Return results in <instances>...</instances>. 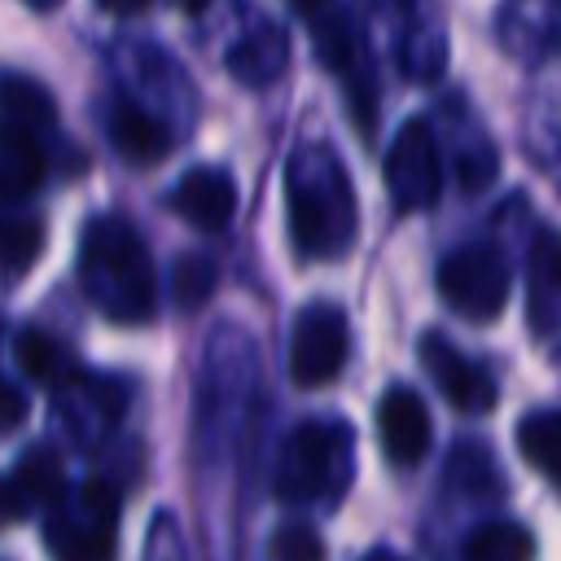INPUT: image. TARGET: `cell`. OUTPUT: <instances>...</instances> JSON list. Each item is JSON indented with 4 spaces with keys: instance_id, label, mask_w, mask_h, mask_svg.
Listing matches in <instances>:
<instances>
[{
    "instance_id": "obj_1",
    "label": "cell",
    "mask_w": 561,
    "mask_h": 561,
    "mask_svg": "<svg viewBox=\"0 0 561 561\" xmlns=\"http://www.w3.org/2000/svg\"><path fill=\"white\" fill-rule=\"evenodd\" d=\"M289 237L302 259H342L355 241V188L346 167L324 145L294 149L285 167Z\"/></svg>"
},
{
    "instance_id": "obj_2",
    "label": "cell",
    "mask_w": 561,
    "mask_h": 561,
    "mask_svg": "<svg viewBox=\"0 0 561 561\" xmlns=\"http://www.w3.org/2000/svg\"><path fill=\"white\" fill-rule=\"evenodd\" d=\"M79 285L88 302L118 320L140 324L153 316L158 302V276L149 263V250L140 232L118 215H96L79 237Z\"/></svg>"
},
{
    "instance_id": "obj_3",
    "label": "cell",
    "mask_w": 561,
    "mask_h": 561,
    "mask_svg": "<svg viewBox=\"0 0 561 561\" xmlns=\"http://www.w3.org/2000/svg\"><path fill=\"white\" fill-rule=\"evenodd\" d=\"M346 447H351V434L329 421H302L298 430H289L276 456V473H272L276 500L285 504L320 500L337 482V465L346 460Z\"/></svg>"
},
{
    "instance_id": "obj_4",
    "label": "cell",
    "mask_w": 561,
    "mask_h": 561,
    "mask_svg": "<svg viewBox=\"0 0 561 561\" xmlns=\"http://www.w3.org/2000/svg\"><path fill=\"white\" fill-rule=\"evenodd\" d=\"M118 500L105 482H83L53 508L48 548L57 561H114Z\"/></svg>"
},
{
    "instance_id": "obj_5",
    "label": "cell",
    "mask_w": 561,
    "mask_h": 561,
    "mask_svg": "<svg viewBox=\"0 0 561 561\" xmlns=\"http://www.w3.org/2000/svg\"><path fill=\"white\" fill-rule=\"evenodd\" d=\"M508 263L495 245H460L438 263V294L469 320H495L508 302Z\"/></svg>"
},
{
    "instance_id": "obj_6",
    "label": "cell",
    "mask_w": 561,
    "mask_h": 561,
    "mask_svg": "<svg viewBox=\"0 0 561 561\" xmlns=\"http://www.w3.org/2000/svg\"><path fill=\"white\" fill-rule=\"evenodd\" d=\"M346 351H351V329H346L342 307H333V302L302 307L298 324H294V337H289V377H294V386H302V390L329 386L342 373Z\"/></svg>"
},
{
    "instance_id": "obj_7",
    "label": "cell",
    "mask_w": 561,
    "mask_h": 561,
    "mask_svg": "<svg viewBox=\"0 0 561 561\" xmlns=\"http://www.w3.org/2000/svg\"><path fill=\"white\" fill-rule=\"evenodd\" d=\"M443 188V162H438V140L430 123L412 118L399 127L386 153V193L399 210H425L438 202Z\"/></svg>"
},
{
    "instance_id": "obj_8",
    "label": "cell",
    "mask_w": 561,
    "mask_h": 561,
    "mask_svg": "<svg viewBox=\"0 0 561 561\" xmlns=\"http://www.w3.org/2000/svg\"><path fill=\"white\" fill-rule=\"evenodd\" d=\"M416 355H421V368L430 373V381L443 390V399H447L456 412L482 416V412L495 408V399H500L495 377H491L478 359H469L465 351H456L443 333H425V337L416 342Z\"/></svg>"
},
{
    "instance_id": "obj_9",
    "label": "cell",
    "mask_w": 561,
    "mask_h": 561,
    "mask_svg": "<svg viewBox=\"0 0 561 561\" xmlns=\"http://www.w3.org/2000/svg\"><path fill=\"white\" fill-rule=\"evenodd\" d=\"M377 438L390 465L412 469L421 465V456L430 451V412L421 403L416 390L408 386H390L377 403Z\"/></svg>"
},
{
    "instance_id": "obj_10",
    "label": "cell",
    "mask_w": 561,
    "mask_h": 561,
    "mask_svg": "<svg viewBox=\"0 0 561 561\" xmlns=\"http://www.w3.org/2000/svg\"><path fill=\"white\" fill-rule=\"evenodd\" d=\"M307 18V31H311V44H316V57L320 66H329L333 75H346L351 79V92H355V118H359V131H364V79H359V35H355V22L346 13L342 0H320L316 9L302 13Z\"/></svg>"
},
{
    "instance_id": "obj_11",
    "label": "cell",
    "mask_w": 561,
    "mask_h": 561,
    "mask_svg": "<svg viewBox=\"0 0 561 561\" xmlns=\"http://www.w3.org/2000/svg\"><path fill=\"white\" fill-rule=\"evenodd\" d=\"M167 206L202 232H224L237 210V184L219 167H193L175 180V188L167 193Z\"/></svg>"
},
{
    "instance_id": "obj_12",
    "label": "cell",
    "mask_w": 561,
    "mask_h": 561,
    "mask_svg": "<svg viewBox=\"0 0 561 561\" xmlns=\"http://www.w3.org/2000/svg\"><path fill=\"white\" fill-rule=\"evenodd\" d=\"M526 307L535 333L561 329V237L552 228L535 232L526 259Z\"/></svg>"
},
{
    "instance_id": "obj_13",
    "label": "cell",
    "mask_w": 561,
    "mask_h": 561,
    "mask_svg": "<svg viewBox=\"0 0 561 561\" xmlns=\"http://www.w3.org/2000/svg\"><path fill=\"white\" fill-rule=\"evenodd\" d=\"M105 131H110V145H114L131 167H153V162H162L167 149H171L167 127H162L149 110H140L136 101H114V105H110V118H105Z\"/></svg>"
},
{
    "instance_id": "obj_14",
    "label": "cell",
    "mask_w": 561,
    "mask_h": 561,
    "mask_svg": "<svg viewBox=\"0 0 561 561\" xmlns=\"http://www.w3.org/2000/svg\"><path fill=\"white\" fill-rule=\"evenodd\" d=\"M13 500L18 508H57L66 500V469L53 447H26V456L13 465Z\"/></svg>"
},
{
    "instance_id": "obj_15",
    "label": "cell",
    "mask_w": 561,
    "mask_h": 561,
    "mask_svg": "<svg viewBox=\"0 0 561 561\" xmlns=\"http://www.w3.org/2000/svg\"><path fill=\"white\" fill-rule=\"evenodd\" d=\"M13 355H18L22 373H26L31 381L48 386V390H66V386L79 381V364H75L70 346L57 342V337H48V333H39V329L18 333V351H13Z\"/></svg>"
},
{
    "instance_id": "obj_16",
    "label": "cell",
    "mask_w": 561,
    "mask_h": 561,
    "mask_svg": "<svg viewBox=\"0 0 561 561\" xmlns=\"http://www.w3.org/2000/svg\"><path fill=\"white\" fill-rule=\"evenodd\" d=\"M285 53H289V44H285L280 26L263 22V26H254L245 39L232 44L228 70H232L241 83H267V79H276V75L285 70Z\"/></svg>"
},
{
    "instance_id": "obj_17",
    "label": "cell",
    "mask_w": 561,
    "mask_h": 561,
    "mask_svg": "<svg viewBox=\"0 0 561 561\" xmlns=\"http://www.w3.org/2000/svg\"><path fill=\"white\" fill-rule=\"evenodd\" d=\"M44 180V153L31 131L0 127V202L31 193Z\"/></svg>"
},
{
    "instance_id": "obj_18",
    "label": "cell",
    "mask_w": 561,
    "mask_h": 561,
    "mask_svg": "<svg viewBox=\"0 0 561 561\" xmlns=\"http://www.w3.org/2000/svg\"><path fill=\"white\" fill-rule=\"evenodd\" d=\"M0 114H4V127H18V131H31L35 136V131L53 127L57 105H53V96L35 79L9 75L4 88H0Z\"/></svg>"
},
{
    "instance_id": "obj_19",
    "label": "cell",
    "mask_w": 561,
    "mask_h": 561,
    "mask_svg": "<svg viewBox=\"0 0 561 561\" xmlns=\"http://www.w3.org/2000/svg\"><path fill=\"white\" fill-rule=\"evenodd\" d=\"M44 250V224L31 210L0 202V272H26Z\"/></svg>"
},
{
    "instance_id": "obj_20",
    "label": "cell",
    "mask_w": 561,
    "mask_h": 561,
    "mask_svg": "<svg viewBox=\"0 0 561 561\" xmlns=\"http://www.w3.org/2000/svg\"><path fill=\"white\" fill-rule=\"evenodd\" d=\"M517 447L530 469H539L561 491V412H530L517 425Z\"/></svg>"
},
{
    "instance_id": "obj_21",
    "label": "cell",
    "mask_w": 561,
    "mask_h": 561,
    "mask_svg": "<svg viewBox=\"0 0 561 561\" xmlns=\"http://www.w3.org/2000/svg\"><path fill=\"white\" fill-rule=\"evenodd\" d=\"M465 561H535V539L517 522H486L465 539Z\"/></svg>"
},
{
    "instance_id": "obj_22",
    "label": "cell",
    "mask_w": 561,
    "mask_h": 561,
    "mask_svg": "<svg viewBox=\"0 0 561 561\" xmlns=\"http://www.w3.org/2000/svg\"><path fill=\"white\" fill-rule=\"evenodd\" d=\"M447 482L460 495H478V500H495L500 495V473H495L486 447H456L451 465H447Z\"/></svg>"
},
{
    "instance_id": "obj_23",
    "label": "cell",
    "mask_w": 561,
    "mask_h": 561,
    "mask_svg": "<svg viewBox=\"0 0 561 561\" xmlns=\"http://www.w3.org/2000/svg\"><path fill=\"white\" fill-rule=\"evenodd\" d=\"M210 289H215V263L202 259V254H184V259L175 263V272H171V294H175V302H180V307H197V302L210 298Z\"/></svg>"
},
{
    "instance_id": "obj_24",
    "label": "cell",
    "mask_w": 561,
    "mask_h": 561,
    "mask_svg": "<svg viewBox=\"0 0 561 561\" xmlns=\"http://www.w3.org/2000/svg\"><path fill=\"white\" fill-rule=\"evenodd\" d=\"M272 561H324V543H320V535L311 530V526H280L276 535H272Z\"/></svg>"
},
{
    "instance_id": "obj_25",
    "label": "cell",
    "mask_w": 561,
    "mask_h": 561,
    "mask_svg": "<svg viewBox=\"0 0 561 561\" xmlns=\"http://www.w3.org/2000/svg\"><path fill=\"white\" fill-rule=\"evenodd\" d=\"M22 421H26V394L9 377H0V434L18 430Z\"/></svg>"
},
{
    "instance_id": "obj_26",
    "label": "cell",
    "mask_w": 561,
    "mask_h": 561,
    "mask_svg": "<svg viewBox=\"0 0 561 561\" xmlns=\"http://www.w3.org/2000/svg\"><path fill=\"white\" fill-rule=\"evenodd\" d=\"M13 513H22V508H18V500H13V486L0 478V526H9Z\"/></svg>"
},
{
    "instance_id": "obj_27",
    "label": "cell",
    "mask_w": 561,
    "mask_h": 561,
    "mask_svg": "<svg viewBox=\"0 0 561 561\" xmlns=\"http://www.w3.org/2000/svg\"><path fill=\"white\" fill-rule=\"evenodd\" d=\"M105 13H140L149 0H96Z\"/></svg>"
},
{
    "instance_id": "obj_28",
    "label": "cell",
    "mask_w": 561,
    "mask_h": 561,
    "mask_svg": "<svg viewBox=\"0 0 561 561\" xmlns=\"http://www.w3.org/2000/svg\"><path fill=\"white\" fill-rule=\"evenodd\" d=\"M359 561H403L399 552H390V548H373L368 557H359Z\"/></svg>"
},
{
    "instance_id": "obj_29",
    "label": "cell",
    "mask_w": 561,
    "mask_h": 561,
    "mask_svg": "<svg viewBox=\"0 0 561 561\" xmlns=\"http://www.w3.org/2000/svg\"><path fill=\"white\" fill-rule=\"evenodd\" d=\"M175 4H180V9H188V13H197V9H206L210 0H175Z\"/></svg>"
},
{
    "instance_id": "obj_30",
    "label": "cell",
    "mask_w": 561,
    "mask_h": 561,
    "mask_svg": "<svg viewBox=\"0 0 561 561\" xmlns=\"http://www.w3.org/2000/svg\"><path fill=\"white\" fill-rule=\"evenodd\" d=\"M289 4H294V9H298V13H307V9H316V4H320V0H289Z\"/></svg>"
},
{
    "instance_id": "obj_31",
    "label": "cell",
    "mask_w": 561,
    "mask_h": 561,
    "mask_svg": "<svg viewBox=\"0 0 561 561\" xmlns=\"http://www.w3.org/2000/svg\"><path fill=\"white\" fill-rule=\"evenodd\" d=\"M31 9H53V4H61V0H26Z\"/></svg>"
}]
</instances>
